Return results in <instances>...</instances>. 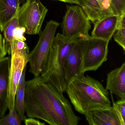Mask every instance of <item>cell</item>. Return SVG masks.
Listing matches in <instances>:
<instances>
[{"label": "cell", "instance_id": "4fadbf2b", "mask_svg": "<svg viewBox=\"0 0 125 125\" xmlns=\"http://www.w3.org/2000/svg\"><path fill=\"white\" fill-rule=\"evenodd\" d=\"M106 90L120 99H125V62L107 74Z\"/></svg>", "mask_w": 125, "mask_h": 125}, {"label": "cell", "instance_id": "2e32d148", "mask_svg": "<svg viewBox=\"0 0 125 125\" xmlns=\"http://www.w3.org/2000/svg\"><path fill=\"white\" fill-rule=\"evenodd\" d=\"M26 68L24 69L18 84L16 93L15 99V107L17 113L24 120L26 117L25 108V95L26 81L25 80Z\"/></svg>", "mask_w": 125, "mask_h": 125}, {"label": "cell", "instance_id": "44dd1931", "mask_svg": "<svg viewBox=\"0 0 125 125\" xmlns=\"http://www.w3.org/2000/svg\"><path fill=\"white\" fill-rule=\"evenodd\" d=\"M114 107L121 125H125V99L120 100L114 102Z\"/></svg>", "mask_w": 125, "mask_h": 125}, {"label": "cell", "instance_id": "52a82bcc", "mask_svg": "<svg viewBox=\"0 0 125 125\" xmlns=\"http://www.w3.org/2000/svg\"><path fill=\"white\" fill-rule=\"evenodd\" d=\"M109 41L91 37L84 49L83 68L85 72L96 71L107 59Z\"/></svg>", "mask_w": 125, "mask_h": 125}, {"label": "cell", "instance_id": "5b68a950", "mask_svg": "<svg viewBox=\"0 0 125 125\" xmlns=\"http://www.w3.org/2000/svg\"><path fill=\"white\" fill-rule=\"evenodd\" d=\"M66 11L61 24L62 35L68 39L90 38V22L80 6H66Z\"/></svg>", "mask_w": 125, "mask_h": 125}, {"label": "cell", "instance_id": "83f0119b", "mask_svg": "<svg viewBox=\"0 0 125 125\" xmlns=\"http://www.w3.org/2000/svg\"><path fill=\"white\" fill-rule=\"evenodd\" d=\"M19 0V1L20 4L22 5V4H23L25 2L26 0Z\"/></svg>", "mask_w": 125, "mask_h": 125}, {"label": "cell", "instance_id": "4316f807", "mask_svg": "<svg viewBox=\"0 0 125 125\" xmlns=\"http://www.w3.org/2000/svg\"><path fill=\"white\" fill-rule=\"evenodd\" d=\"M58 1H61L65 3H70V4H76L80 5V2L81 0H54Z\"/></svg>", "mask_w": 125, "mask_h": 125}, {"label": "cell", "instance_id": "9a60e30c", "mask_svg": "<svg viewBox=\"0 0 125 125\" xmlns=\"http://www.w3.org/2000/svg\"><path fill=\"white\" fill-rule=\"evenodd\" d=\"M19 0H0V31L3 32L20 7Z\"/></svg>", "mask_w": 125, "mask_h": 125}, {"label": "cell", "instance_id": "5bb4252c", "mask_svg": "<svg viewBox=\"0 0 125 125\" xmlns=\"http://www.w3.org/2000/svg\"><path fill=\"white\" fill-rule=\"evenodd\" d=\"M79 6L82 7L89 20L94 24L106 17L115 14L113 11L97 0H81Z\"/></svg>", "mask_w": 125, "mask_h": 125}, {"label": "cell", "instance_id": "3957f363", "mask_svg": "<svg viewBox=\"0 0 125 125\" xmlns=\"http://www.w3.org/2000/svg\"><path fill=\"white\" fill-rule=\"evenodd\" d=\"M80 39H68L62 34L58 33L54 38L40 76L62 94L66 91L64 72L65 61L72 47Z\"/></svg>", "mask_w": 125, "mask_h": 125}, {"label": "cell", "instance_id": "603a6c76", "mask_svg": "<svg viewBox=\"0 0 125 125\" xmlns=\"http://www.w3.org/2000/svg\"><path fill=\"white\" fill-rule=\"evenodd\" d=\"M25 32L26 30L25 28L19 25L14 30V39L25 42L26 41V38L24 35Z\"/></svg>", "mask_w": 125, "mask_h": 125}, {"label": "cell", "instance_id": "ba28073f", "mask_svg": "<svg viewBox=\"0 0 125 125\" xmlns=\"http://www.w3.org/2000/svg\"><path fill=\"white\" fill-rule=\"evenodd\" d=\"M81 38L76 42L70 50L64 65V79L66 90L72 82L84 76L83 57L86 40Z\"/></svg>", "mask_w": 125, "mask_h": 125}, {"label": "cell", "instance_id": "484cf974", "mask_svg": "<svg viewBox=\"0 0 125 125\" xmlns=\"http://www.w3.org/2000/svg\"><path fill=\"white\" fill-rule=\"evenodd\" d=\"M97 0L103 4L106 7L108 8L109 9L114 11L112 6L111 0Z\"/></svg>", "mask_w": 125, "mask_h": 125}, {"label": "cell", "instance_id": "cb8c5ba5", "mask_svg": "<svg viewBox=\"0 0 125 125\" xmlns=\"http://www.w3.org/2000/svg\"><path fill=\"white\" fill-rule=\"evenodd\" d=\"M7 54L5 41L0 31V59L5 57Z\"/></svg>", "mask_w": 125, "mask_h": 125}, {"label": "cell", "instance_id": "9c48e42d", "mask_svg": "<svg viewBox=\"0 0 125 125\" xmlns=\"http://www.w3.org/2000/svg\"><path fill=\"white\" fill-rule=\"evenodd\" d=\"M11 56L8 102L9 111L15 107V96L18 84L21 75L28 62V56L18 52H14Z\"/></svg>", "mask_w": 125, "mask_h": 125}, {"label": "cell", "instance_id": "8992f818", "mask_svg": "<svg viewBox=\"0 0 125 125\" xmlns=\"http://www.w3.org/2000/svg\"><path fill=\"white\" fill-rule=\"evenodd\" d=\"M41 0H26L20 7L19 20L20 26L25 28L30 35L38 34L48 11Z\"/></svg>", "mask_w": 125, "mask_h": 125}, {"label": "cell", "instance_id": "d4e9b609", "mask_svg": "<svg viewBox=\"0 0 125 125\" xmlns=\"http://www.w3.org/2000/svg\"><path fill=\"white\" fill-rule=\"evenodd\" d=\"M25 124L26 125H44L45 124L42 123L33 118L29 117L25 118L24 120Z\"/></svg>", "mask_w": 125, "mask_h": 125}, {"label": "cell", "instance_id": "e0dca14e", "mask_svg": "<svg viewBox=\"0 0 125 125\" xmlns=\"http://www.w3.org/2000/svg\"><path fill=\"white\" fill-rule=\"evenodd\" d=\"M19 9L14 16L10 21L3 32L4 34L3 38L5 41L6 48L7 50V53L8 54L10 52L11 46L13 41L14 32V30L19 25Z\"/></svg>", "mask_w": 125, "mask_h": 125}, {"label": "cell", "instance_id": "ffe728a7", "mask_svg": "<svg viewBox=\"0 0 125 125\" xmlns=\"http://www.w3.org/2000/svg\"><path fill=\"white\" fill-rule=\"evenodd\" d=\"M14 52H18L28 56L30 53L29 47L25 42L14 39L9 55H11Z\"/></svg>", "mask_w": 125, "mask_h": 125}, {"label": "cell", "instance_id": "7a4b0ae2", "mask_svg": "<svg viewBox=\"0 0 125 125\" xmlns=\"http://www.w3.org/2000/svg\"><path fill=\"white\" fill-rule=\"evenodd\" d=\"M65 92L75 110L83 115L94 109L111 106L108 91L100 82L88 75L73 80Z\"/></svg>", "mask_w": 125, "mask_h": 125}, {"label": "cell", "instance_id": "8fae6325", "mask_svg": "<svg viewBox=\"0 0 125 125\" xmlns=\"http://www.w3.org/2000/svg\"><path fill=\"white\" fill-rule=\"evenodd\" d=\"M90 125H121L113 107L94 109L84 115Z\"/></svg>", "mask_w": 125, "mask_h": 125}, {"label": "cell", "instance_id": "6da1fadb", "mask_svg": "<svg viewBox=\"0 0 125 125\" xmlns=\"http://www.w3.org/2000/svg\"><path fill=\"white\" fill-rule=\"evenodd\" d=\"M25 108L28 117L50 125H76L80 120L63 94L41 76L26 81Z\"/></svg>", "mask_w": 125, "mask_h": 125}, {"label": "cell", "instance_id": "ac0fdd59", "mask_svg": "<svg viewBox=\"0 0 125 125\" xmlns=\"http://www.w3.org/2000/svg\"><path fill=\"white\" fill-rule=\"evenodd\" d=\"M117 32L114 35L115 41L125 51V13L119 16Z\"/></svg>", "mask_w": 125, "mask_h": 125}, {"label": "cell", "instance_id": "7402d4cb", "mask_svg": "<svg viewBox=\"0 0 125 125\" xmlns=\"http://www.w3.org/2000/svg\"><path fill=\"white\" fill-rule=\"evenodd\" d=\"M115 14L118 16L125 13V0H111Z\"/></svg>", "mask_w": 125, "mask_h": 125}, {"label": "cell", "instance_id": "30bf717a", "mask_svg": "<svg viewBox=\"0 0 125 125\" xmlns=\"http://www.w3.org/2000/svg\"><path fill=\"white\" fill-rule=\"evenodd\" d=\"M10 63V57L0 59V118L5 115L8 109Z\"/></svg>", "mask_w": 125, "mask_h": 125}, {"label": "cell", "instance_id": "277c9868", "mask_svg": "<svg viewBox=\"0 0 125 125\" xmlns=\"http://www.w3.org/2000/svg\"><path fill=\"white\" fill-rule=\"evenodd\" d=\"M60 24L51 20L47 22L43 31L39 33V39L36 46L28 55L30 72L35 77L41 76L52 44L57 28Z\"/></svg>", "mask_w": 125, "mask_h": 125}, {"label": "cell", "instance_id": "7c38bea8", "mask_svg": "<svg viewBox=\"0 0 125 125\" xmlns=\"http://www.w3.org/2000/svg\"><path fill=\"white\" fill-rule=\"evenodd\" d=\"M119 17L111 15L97 21L94 24L91 37L109 42L117 30Z\"/></svg>", "mask_w": 125, "mask_h": 125}, {"label": "cell", "instance_id": "d6986e66", "mask_svg": "<svg viewBox=\"0 0 125 125\" xmlns=\"http://www.w3.org/2000/svg\"><path fill=\"white\" fill-rule=\"evenodd\" d=\"M23 120L14 107L8 115L0 118V125H21Z\"/></svg>", "mask_w": 125, "mask_h": 125}]
</instances>
